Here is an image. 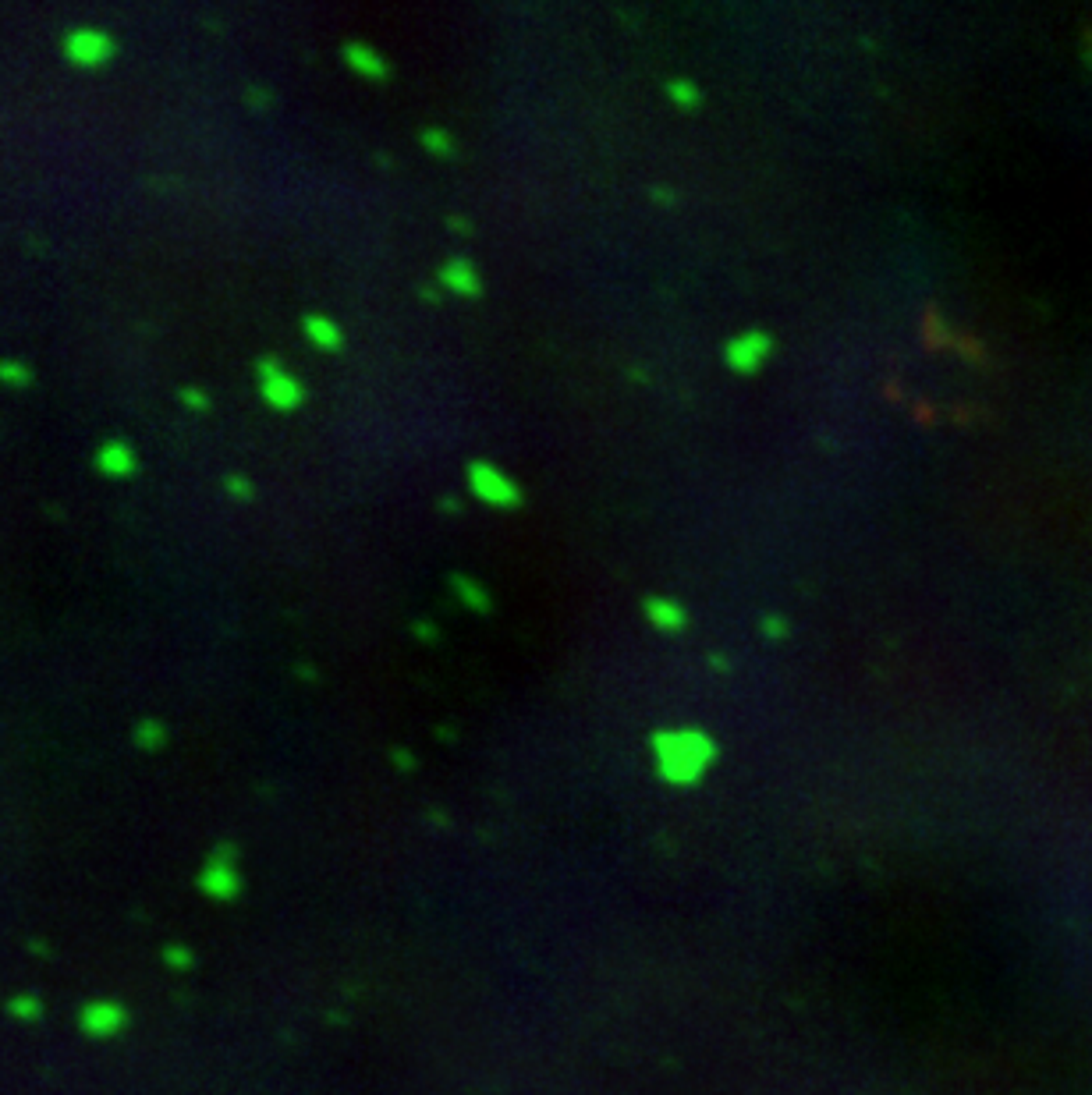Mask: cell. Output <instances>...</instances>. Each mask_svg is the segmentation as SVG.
<instances>
[{"instance_id":"17","label":"cell","mask_w":1092,"mask_h":1095,"mask_svg":"<svg viewBox=\"0 0 1092 1095\" xmlns=\"http://www.w3.org/2000/svg\"><path fill=\"white\" fill-rule=\"evenodd\" d=\"M163 961H167V968H174V971H185V968H192V950L171 943V947H163Z\"/></svg>"},{"instance_id":"12","label":"cell","mask_w":1092,"mask_h":1095,"mask_svg":"<svg viewBox=\"0 0 1092 1095\" xmlns=\"http://www.w3.org/2000/svg\"><path fill=\"white\" fill-rule=\"evenodd\" d=\"M305 337L313 341L316 347H323V351H341V345H345V334H341V326L330 320V316H320V312H313V316H305Z\"/></svg>"},{"instance_id":"13","label":"cell","mask_w":1092,"mask_h":1095,"mask_svg":"<svg viewBox=\"0 0 1092 1095\" xmlns=\"http://www.w3.org/2000/svg\"><path fill=\"white\" fill-rule=\"evenodd\" d=\"M96 468L110 476V479H121V476H132L135 472V457L125 443H107L100 457H96Z\"/></svg>"},{"instance_id":"21","label":"cell","mask_w":1092,"mask_h":1095,"mask_svg":"<svg viewBox=\"0 0 1092 1095\" xmlns=\"http://www.w3.org/2000/svg\"><path fill=\"white\" fill-rule=\"evenodd\" d=\"M415 635H423V639H429V641H436V639H440V631H433V628H429L426 620H419V624H415Z\"/></svg>"},{"instance_id":"9","label":"cell","mask_w":1092,"mask_h":1095,"mask_svg":"<svg viewBox=\"0 0 1092 1095\" xmlns=\"http://www.w3.org/2000/svg\"><path fill=\"white\" fill-rule=\"evenodd\" d=\"M436 280L447 288V291L461 294V298H480L486 288H482V273L476 269V263L469 256H451L444 267L436 269Z\"/></svg>"},{"instance_id":"18","label":"cell","mask_w":1092,"mask_h":1095,"mask_svg":"<svg viewBox=\"0 0 1092 1095\" xmlns=\"http://www.w3.org/2000/svg\"><path fill=\"white\" fill-rule=\"evenodd\" d=\"M135 741H138L142 749H160V745H163V727H160V723H142V727L135 730Z\"/></svg>"},{"instance_id":"3","label":"cell","mask_w":1092,"mask_h":1095,"mask_svg":"<svg viewBox=\"0 0 1092 1095\" xmlns=\"http://www.w3.org/2000/svg\"><path fill=\"white\" fill-rule=\"evenodd\" d=\"M199 890L210 901H220V904H231L238 897L241 872H238V848L235 844H220L216 851L206 855V865L199 872Z\"/></svg>"},{"instance_id":"6","label":"cell","mask_w":1092,"mask_h":1095,"mask_svg":"<svg viewBox=\"0 0 1092 1095\" xmlns=\"http://www.w3.org/2000/svg\"><path fill=\"white\" fill-rule=\"evenodd\" d=\"M125 1024H128V1011H125L117 1000L100 996V1000H89V1003H82L79 1028L85 1032V1035H89V1039H114V1035H121V1032H125Z\"/></svg>"},{"instance_id":"10","label":"cell","mask_w":1092,"mask_h":1095,"mask_svg":"<svg viewBox=\"0 0 1092 1095\" xmlns=\"http://www.w3.org/2000/svg\"><path fill=\"white\" fill-rule=\"evenodd\" d=\"M345 64L355 71V75H362L366 82H387L391 79V68H387V60L376 54L373 47H366V43H345Z\"/></svg>"},{"instance_id":"8","label":"cell","mask_w":1092,"mask_h":1095,"mask_svg":"<svg viewBox=\"0 0 1092 1095\" xmlns=\"http://www.w3.org/2000/svg\"><path fill=\"white\" fill-rule=\"evenodd\" d=\"M642 617L653 631H664V635H681L689 628V610L670 596H645L642 599Z\"/></svg>"},{"instance_id":"7","label":"cell","mask_w":1092,"mask_h":1095,"mask_svg":"<svg viewBox=\"0 0 1092 1095\" xmlns=\"http://www.w3.org/2000/svg\"><path fill=\"white\" fill-rule=\"evenodd\" d=\"M259 383H263V398L270 408L277 411H294L302 404V383L292 373H284L277 362H259Z\"/></svg>"},{"instance_id":"2","label":"cell","mask_w":1092,"mask_h":1095,"mask_svg":"<svg viewBox=\"0 0 1092 1095\" xmlns=\"http://www.w3.org/2000/svg\"><path fill=\"white\" fill-rule=\"evenodd\" d=\"M465 479H469L472 497H476L480 504H486V508L518 510L522 504H525V489L511 479L501 465H493V461H482V457L469 461V465H465Z\"/></svg>"},{"instance_id":"16","label":"cell","mask_w":1092,"mask_h":1095,"mask_svg":"<svg viewBox=\"0 0 1092 1095\" xmlns=\"http://www.w3.org/2000/svg\"><path fill=\"white\" fill-rule=\"evenodd\" d=\"M419 138H423L426 153H433V157H454V153H458V142H454V138L444 132V128H426V132L419 135Z\"/></svg>"},{"instance_id":"20","label":"cell","mask_w":1092,"mask_h":1095,"mask_svg":"<svg viewBox=\"0 0 1092 1095\" xmlns=\"http://www.w3.org/2000/svg\"><path fill=\"white\" fill-rule=\"evenodd\" d=\"M0 376L11 379V383H26L28 373H22V366H0Z\"/></svg>"},{"instance_id":"4","label":"cell","mask_w":1092,"mask_h":1095,"mask_svg":"<svg viewBox=\"0 0 1092 1095\" xmlns=\"http://www.w3.org/2000/svg\"><path fill=\"white\" fill-rule=\"evenodd\" d=\"M773 351H777L773 334H767V330H745V334H738V337H731L723 345V362H727L731 373L756 376L773 358Z\"/></svg>"},{"instance_id":"15","label":"cell","mask_w":1092,"mask_h":1095,"mask_svg":"<svg viewBox=\"0 0 1092 1095\" xmlns=\"http://www.w3.org/2000/svg\"><path fill=\"white\" fill-rule=\"evenodd\" d=\"M7 1011H11V1017H18V1021H39L43 1017V1000L36 992H18L7 1003Z\"/></svg>"},{"instance_id":"23","label":"cell","mask_w":1092,"mask_h":1095,"mask_svg":"<svg viewBox=\"0 0 1092 1095\" xmlns=\"http://www.w3.org/2000/svg\"><path fill=\"white\" fill-rule=\"evenodd\" d=\"M185 401L192 404V408H206V401H203V394H185Z\"/></svg>"},{"instance_id":"14","label":"cell","mask_w":1092,"mask_h":1095,"mask_svg":"<svg viewBox=\"0 0 1092 1095\" xmlns=\"http://www.w3.org/2000/svg\"><path fill=\"white\" fill-rule=\"evenodd\" d=\"M667 100H670L678 110H695L699 104H702V93H699L695 82L674 79V82H667Z\"/></svg>"},{"instance_id":"19","label":"cell","mask_w":1092,"mask_h":1095,"mask_svg":"<svg viewBox=\"0 0 1092 1095\" xmlns=\"http://www.w3.org/2000/svg\"><path fill=\"white\" fill-rule=\"evenodd\" d=\"M763 635L767 639H784L788 635V620L784 617H763Z\"/></svg>"},{"instance_id":"11","label":"cell","mask_w":1092,"mask_h":1095,"mask_svg":"<svg viewBox=\"0 0 1092 1095\" xmlns=\"http://www.w3.org/2000/svg\"><path fill=\"white\" fill-rule=\"evenodd\" d=\"M451 588H454V596L461 599V607H469L472 614H493V596H490V588L482 586V582H476L472 575L454 571Z\"/></svg>"},{"instance_id":"5","label":"cell","mask_w":1092,"mask_h":1095,"mask_svg":"<svg viewBox=\"0 0 1092 1095\" xmlns=\"http://www.w3.org/2000/svg\"><path fill=\"white\" fill-rule=\"evenodd\" d=\"M64 54H68L72 64H79V68H100V64H107L110 57L117 54V47H114V39H110L104 28L85 26L64 36Z\"/></svg>"},{"instance_id":"22","label":"cell","mask_w":1092,"mask_h":1095,"mask_svg":"<svg viewBox=\"0 0 1092 1095\" xmlns=\"http://www.w3.org/2000/svg\"><path fill=\"white\" fill-rule=\"evenodd\" d=\"M227 486H231V493H238V497H248V486H245L241 479H231Z\"/></svg>"},{"instance_id":"1","label":"cell","mask_w":1092,"mask_h":1095,"mask_svg":"<svg viewBox=\"0 0 1092 1095\" xmlns=\"http://www.w3.org/2000/svg\"><path fill=\"white\" fill-rule=\"evenodd\" d=\"M653 745H656L660 773L674 783L695 780L717 755V745L702 730H667V734L653 738Z\"/></svg>"}]
</instances>
